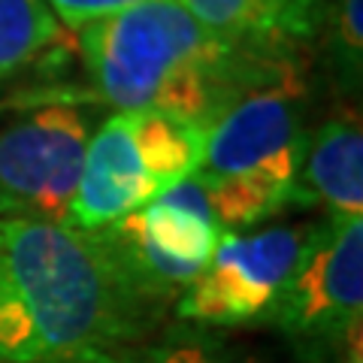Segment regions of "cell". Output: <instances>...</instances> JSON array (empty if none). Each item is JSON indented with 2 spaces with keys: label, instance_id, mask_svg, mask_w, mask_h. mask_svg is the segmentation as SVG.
I'll use <instances>...</instances> for the list:
<instances>
[{
  "label": "cell",
  "instance_id": "obj_1",
  "mask_svg": "<svg viewBox=\"0 0 363 363\" xmlns=\"http://www.w3.org/2000/svg\"><path fill=\"white\" fill-rule=\"evenodd\" d=\"M167 312L97 230L0 218V363H112Z\"/></svg>",
  "mask_w": 363,
  "mask_h": 363
},
{
  "label": "cell",
  "instance_id": "obj_2",
  "mask_svg": "<svg viewBox=\"0 0 363 363\" xmlns=\"http://www.w3.org/2000/svg\"><path fill=\"white\" fill-rule=\"evenodd\" d=\"M76 33L94 91L116 112L203 130L248 88L300 67L294 45L221 40L179 0H145Z\"/></svg>",
  "mask_w": 363,
  "mask_h": 363
},
{
  "label": "cell",
  "instance_id": "obj_3",
  "mask_svg": "<svg viewBox=\"0 0 363 363\" xmlns=\"http://www.w3.org/2000/svg\"><path fill=\"white\" fill-rule=\"evenodd\" d=\"M300 67L248 88L206 128L194 179L221 230L255 227L300 206L297 179L309 143Z\"/></svg>",
  "mask_w": 363,
  "mask_h": 363
},
{
  "label": "cell",
  "instance_id": "obj_4",
  "mask_svg": "<svg viewBox=\"0 0 363 363\" xmlns=\"http://www.w3.org/2000/svg\"><path fill=\"white\" fill-rule=\"evenodd\" d=\"M206 130L157 112H116L91 133L64 224L100 230L194 176Z\"/></svg>",
  "mask_w": 363,
  "mask_h": 363
},
{
  "label": "cell",
  "instance_id": "obj_5",
  "mask_svg": "<svg viewBox=\"0 0 363 363\" xmlns=\"http://www.w3.org/2000/svg\"><path fill=\"white\" fill-rule=\"evenodd\" d=\"M363 321V218L333 224L324 218L318 240L281 291L272 324L303 363H333Z\"/></svg>",
  "mask_w": 363,
  "mask_h": 363
},
{
  "label": "cell",
  "instance_id": "obj_6",
  "mask_svg": "<svg viewBox=\"0 0 363 363\" xmlns=\"http://www.w3.org/2000/svg\"><path fill=\"white\" fill-rule=\"evenodd\" d=\"M321 227L324 218L255 233L224 230L212 260L173 303L176 318L200 327L267 321Z\"/></svg>",
  "mask_w": 363,
  "mask_h": 363
},
{
  "label": "cell",
  "instance_id": "obj_7",
  "mask_svg": "<svg viewBox=\"0 0 363 363\" xmlns=\"http://www.w3.org/2000/svg\"><path fill=\"white\" fill-rule=\"evenodd\" d=\"M124 272L152 300L173 309L179 294L200 276L221 242V224L194 176L179 182L149 206L97 230Z\"/></svg>",
  "mask_w": 363,
  "mask_h": 363
},
{
  "label": "cell",
  "instance_id": "obj_8",
  "mask_svg": "<svg viewBox=\"0 0 363 363\" xmlns=\"http://www.w3.org/2000/svg\"><path fill=\"white\" fill-rule=\"evenodd\" d=\"M91 124L70 104H49L0 128V218L67 221Z\"/></svg>",
  "mask_w": 363,
  "mask_h": 363
},
{
  "label": "cell",
  "instance_id": "obj_9",
  "mask_svg": "<svg viewBox=\"0 0 363 363\" xmlns=\"http://www.w3.org/2000/svg\"><path fill=\"white\" fill-rule=\"evenodd\" d=\"M297 200L300 206H321L333 224L363 218V130L354 112L327 118L309 133Z\"/></svg>",
  "mask_w": 363,
  "mask_h": 363
},
{
  "label": "cell",
  "instance_id": "obj_10",
  "mask_svg": "<svg viewBox=\"0 0 363 363\" xmlns=\"http://www.w3.org/2000/svg\"><path fill=\"white\" fill-rule=\"evenodd\" d=\"M203 28L233 43L300 45L321 25L318 0H179Z\"/></svg>",
  "mask_w": 363,
  "mask_h": 363
},
{
  "label": "cell",
  "instance_id": "obj_11",
  "mask_svg": "<svg viewBox=\"0 0 363 363\" xmlns=\"http://www.w3.org/2000/svg\"><path fill=\"white\" fill-rule=\"evenodd\" d=\"M64 40L45 0H0V79L25 70Z\"/></svg>",
  "mask_w": 363,
  "mask_h": 363
},
{
  "label": "cell",
  "instance_id": "obj_12",
  "mask_svg": "<svg viewBox=\"0 0 363 363\" xmlns=\"http://www.w3.org/2000/svg\"><path fill=\"white\" fill-rule=\"evenodd\" d=\"M112 363H248V360L227 339L212 333L209 327L176 321V324H161L149 339L128 348Z\"/></svg>",
  "mask_w": 363,
  "mask_h": 363
},
{
  "label": "cell",
  "instance_id": "obj_13",
  "mask_svg": "<svg viewBox=\"0 0 363 363\" xmlns=\"http://www.w3.org/2000/svg\"><path fill=\"white\" fill-rule=\"evenodd\" d=\"M360 0H336V9L327 18V52L345 85L360 82V55H363V30H360Z\"/></svg>",
  "mask_w": 363,
  "mask_h": 363
},
{
  "label": "cell",
  "instance_id": "obj_14",
  "mask_svg": "<svg viewBox=\"0 0 363 363\" xmlns=\"http://www.w3.org/2000/svg\"><path fill=\"white\" fill-rule=\"evenodd\" d=\"M145 4V0H45V6L52 9V16L58 18V25L70 30H82L94 21H104Z\"/></svg>",
  "mask_w": 363,
  "mask_h": 363
},
{
  "label": "cell",
  "instance_id": "obj_15",
  "mask_svg": "<svg viewBox=\"0 0 363 363\" xmlns=\"http://www.w3.org/2000/svg\"><path fill=\"white\" fill-rule=\"evenodd\" d=\"M351 357H348V363H363V357H360V339H357V342H351Z\"/></svg>",
  "mask_w": 363,
  "mask_h": 363
}]
</instances>
